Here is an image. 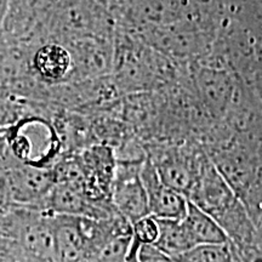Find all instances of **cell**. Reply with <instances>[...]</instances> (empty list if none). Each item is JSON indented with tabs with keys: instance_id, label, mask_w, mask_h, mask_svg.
<instances>
[{
	"instance_id": "13",
	"label": "cell",
	"mask_w": 262,
	"mask_h": 262,
	"mask_svg": "<svg viewBox=\"0 0 262 262\" xmlns=\"http://www.w3.org/2000/svg\"><path fill=\"white\" fill-rule=\"evenodd\" d=\"M10 157L6 153V137L4 133L0 130V176L4 172L6 164H8Z\"/></svg>"
},
{
	"instance_id": "3",
	"label": "cell",
	"mask_w": 262,
	"mask_h": 262,
	"mask_svg": "<svg viewBox=\"0 0 262 262\" xmlns=\"http://www.w3.org/2000/svg\"><path fill=\"white\" fill-rule=\"evenodd\" d=\"M188 202L220 222L229 211L242 203L216 169L215 164L203 160L194 182L186 195Z\"/></svg>"
},
{
	"instance_id": "4",
	"label": "cell",
	"mask_w": 262,
	"mask_h": 262,
	"mask_svg": "<svg viewBox=\"0 0 262 262\" xmlns=\"http://www.w3.org/2000/svg\"><path fill=\"white\" fill-rule=\"evenodd\" d=\"M141 165L124 164L122 168L116 166V175L111 193V202L118 214L123 216L131 226L141 219L149 216L148 201L140 179Z\"/></svg>"
},
{
	"instance_id": "7",
	"label": "cell",
	"mask_w": 262,
	"mask_h": 262,
	"mask_svg": "<svg viewBox=\"0 0 262 262\" xmlns=\"http://www.w3.org/2000/svg\"><path fill=\"white\" fill-rule=\"evenodd\" d=\"M156 219L158 226V237L153 244L172 258L195 247L182 220L172 219Z\"/></svg>"
},
{
	"instance_id": "2",
	"label": "cell",
	"mask_w": 262,
	"mask_h": 262,
	"mask_svg": "<svg viewBox=\"0 0 262 262\" xmlns=\"http://www.w3.org/2000/svg\"><path fill=\"white\" fill-rule=\"evenodd\" d=\"M11 203L42 210L49 193L55 185L52 168L28 165L10 157L3 172Z\"/></svg>"
},
{
	"instance_id": "11",
	"label": "cell",
	"mask_w": 262,
	"mask_h": 262,
	"mask_svg": "<svg viewBox=\"0 0 262 262\" xmlns=\"http://www.w3.org/2000/svg\"><path fill=\"white\" fill-rule=\"evenodd\" d=\"M136 255L139 262H176L170 255L152 243L140 244Z\"/></svg>"
},
{
	"instance_id": "8",
	"label": "cell",
	"mask_w": 262,
	"mask_h": 262,
	"mask_svg": "<svg viewBox=\"0 0 262 262\" xmlns=\"http://www.w3.org/2000/svg\"><path fill=\"white\" fill-rule=\"evenodd\" d=\"M176 262H239L237 251L229 242L195 245L179 256Z\"/></svg>"
},
{
	"instance_id": "5",
	"label": "cell",
	"mask_w": 262,
	"mask_h": 262,
	"mask_svg": "<svg viewBox=\"0 0 262 262\" xmlns=\"http://www.w3.org/2000/svg\"><path fill=\"white\" fill-rule=\"evenodd\" d=\"M140 179L147 194L149 215L157 219L181 220L187 211V198L166 186L152 163L142 165Z\"/></svg>"
},
{
	"instance_id": "9",
	"label": "cell",
	"mask_w": 262,
	"mask_h": 262,
	"mask_svg": "<svg viewBox=\"0 0 262 262\" xmlns=\"http://www.w3.org/2000/svg\"><path fill=\"white\" fill-rule=\"evenodd\" d=\"M70 55L58 45H47L37 52L35 67L49 79H60L70 68Z\"/></svg>"
},
{
	"instance_id": "10",
	"label": "cell",
	"mask_w": 262,
	"mask_h": 262,
	"mask_svg": "<svg viewBox=\"0 0 262 262\" xmlns=\"http://www.w3.org/2000/svg\"><path fill=\"white\" fill-rule=\"evenodd\" d=\"M157 237H158V226L153 216H146L133 225V238L140 244H153Z\"/></svg>"
},
{
	"instance_id": "14",
	"label": "cell",
	"mask_w": 262,
	"mask_h": 262,
	"mask_svg": "<svg viewBox=\"0 0 262 262\" xmlns=\"http://www.w3.org/2000/svg\"><path fill=\"white\" fill-rule=\"evenodd\" d=\"M10 204H12V203L9 198L4 179H3V175H2L0 176V212L4 210L5 208H8Z\"/></svg>"
},
{
	"instance_id": "12",
	"label": "cell",
	"mask_w": 262,
	"mask_h": 262,
	"mask_svg": "<svg viewBox=\"0 0 262 262\" xmlns=\"http://www.w3.org/2000/svg\"><path fill=\"white\" fill-rule=\"evenodd\" d=\"M0 262H25L9 244L0 242Z\"/></svg>"
},
{
	"instance_id": "6",
	"label": "cell",
	"mask_w": 262,
	"mask_h": 262,
	"mask_svg": "<svg viewBox=\"0 0 262 262\" xmlns=\"http://www.w3.org/2000/svg\"><path fill=\"white\" fill-rule=\"evenodd\" d=\"M181 220L194 245L217 244L228 242L227 235L221 226L210 215L201 210L191 202H188L187 211Z\"/></svg>"
},
{
	"instance_id": "1",
	"label": "cell",
	"mask_w": 262,
	"mask_h": 262,
	"mask_svg": "<svg viewBox=\"0 0 262 262\" xmlns=\"http://www.w3.org/2000/svg\"><path fill=\"white\" fill-rule=\"evenodd\" d=\"M52 215L12 203L0 212V242L9 244L25 262H58Z\"/></svg>"
}]
</instances>
